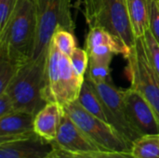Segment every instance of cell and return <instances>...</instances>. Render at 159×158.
Instances as JSON below:
<instances>
[{"mask_svg": "<svg viewBox=\"0 0 159 158\" xmlns=\"http://www.w3.org/2000/svg\"><path fill=\"white\" fill-rule=\"evenodd\" d=\"M37 34L34 0H19L6 28L0 32V58L23 65L32 59Z\"/></svg>", "mask_w": 159, "mask_h": 158, "instance_id": "cell-1", "label": "cell"}, {"mask_svg": "<svg viewBox=\"0 0 159 158\" xmlns=\"http://www.w3.org/2000/svg\"><path fill=\"white\" fill-rule=\"evenodd\" d=\"M84 80L74 69L70 57L50 42L45 74L44 96L47 102H57L63 107L77 101Z\"/></svg>", "mask_w": 159, "mask_h": 158, "instance_id": "cell-2", "label": "cell"}, {"mask_svg": "<svg viewBox=\"0 0 159 158\" xmlns=\"http://www.w3.org/2000/svg\"><path fill=\"white\" fill-rule=\"evenodd\" d=\"M48 54L23 64L4 91L11 98L16 111L35 115L48 103L44 96Z\"/></svg>", "mask_w": 159, "mask_h": 158, "instance_id": "cell-3", "label": "cell"}, {"mask_svg": "<svg viewBox=\"0 0 159 158\" xmlns=\"http://www.w3.org/2000/svg\"><path fill=\"white\" fill-rule=\"evenodd\" d=\"M89 29L101 27L120 38L131 49L135 38L126 0H79Z\"/></svg>", "mask_w": 159, "mask_h": 158, "instance_id": "cell-4", "label": "cell"}, {"mask_svg": "<svg viewBox=\"0 0 159 158\" xmlns=\"http://www.w3.org/2000/svg\"><path fill=\"white\" fill-rule=\"evenodd\" d=\"M37 14V34L31 61L48 52L58 28L74 33L75 23L72 16V0H34Z\"/></svg>", "mask_w": 159, "mask_h": 158, "instance_id": "cell-5", "label": "cell"}, {"mask_svg": "<svg viewBox=\"0 0 159 158\" xmlns=\"http://www.w3.org/2000/svg\"><path fill=\"white\" fill-rule=\"evenodd\" d=\"M127 61L130 87L148 102L159 120V77L149 60L143 36L136 39Z\"/></svg>", "mask_w": 159, "mask_h": 158, "instance_id": "cell-6", "label": "cell"}, {"mask_svg": "<svg viewBox=\"0 0 159 158\" xmlns=\"http://www.w3.org/2000/svg\"><path fill=\"white\" fill-rule=\"evenodd\" d=\"M64 112L101 151H129L132 147L107 122L87 112L77 101L63 106Z\"/></svg>", "mask_w": 159, "mask_h": 158, "instance_id": "cell-7", "label": "cell"}, {"mask_svg": "<svg viewBox=\"0 0 159 158\" xmlns=\"http://www.w3.org/2000/svg\"><path fill=\"white\" fill-rule=\"evenodd\" d=\"M90 82L93 84L101 99L108 124L111 125L132 147L133 142L141 138V136L134 130L129 121L124 102L123 90L117 88L111 82V79Z\"/></svg>", "mask_w": 159, "mask_h": 158, "instance_id": "cell-8", "label": "cell"}, {"mask_svg": "<svg viewBox=\"0 0 159 158\" xmlns=\"http://www.w3.org/2000/svg\"><path fill=\"white\" fill-rule=\"evenodd\" d=\"M127 115L131 127L141 136L159 135V120L143 95L132 88L123 90Z\"/></svg>", "mask_w": 159, "mask_h": 158, "instance_id": "cell-9", "label": "cell"}, {"mask_svg": "<svg viewBox=\"0 0 159 158\" xmlns=\"http://www.w3.org/2000/svg\"><path fill=\"white\" fill-rule=\"evenodd\" d=\"M85 49L89 58L98 59H113V56L117 54L127 59L130 52V48L120 38L101 27L89 29Z\"/></svg>", "mask_w": 159, "mask_h": 158, "instance_id": "cell-10", "label": "cell"}, {"mask_svg": "<svg viewBox=\"0 0 159 158\" xmlns=\"http://www.w3.org/2000/svg\"><path fill=\"white\" fill-rule=\"evenodd\" d=\"M52 144L55 147L78 154L101 151L65 112L63 113L57 137L52 142Z\"/></svg>", "mask_w": 159, "mask_h": 158, "instance_id": "cell-11", "label": "cell"}, {"mask_svg": "<svg viewBox=\"0 0 159 158\" xmlns=\"http://www.w3.org/2000/svg\"><path fill=\"white\" fill-rule=\"evenodd\" d=\"M54 146L36 133L16 141L0 143V158H48Z\"/></svg>", "mask_w": 159, "mask_h": 158, "instance_id": "cell-12", "label": "cell"}, {"mask_svg": "<svg viewBox=\"0 0 159 158\" xmlns=\"http://www.w3.org/2000/svg\"><path fill=\"white\" fill-rule=\"evenodd\" d=\"M34 115L15 111L0 117V143L24 139L35 134Z\"/></svg>", "mask_w": 159, "mask_h": 158, "instance_id": "cell-13", "label": "cell"}, {"mask_svg": "<svg viewBox=\"0 0 159 158\" xmlns=\"http://www.w3.org/2000/svg\"><path fill=\"white\" fill-rule=\"evenodd\" d=\"M63 107L57 102H48L34 115V131L41 138L55 141L63 115Z\"/></svg>", "mask_w": 159, "mask_h": 158, "instance_id": "cell-14", "label": "cell"}, {"mask_svg": "<svg viewBox=\"0 0 159 158\" xmlns=\"http://www.w3.org/2000/svg\"><path fill=\"white\" fill-rule=\"evenodd\" d=\"M128 13L135 38L149 30V0H126Z\"/></svg>", "mask_w": 159, "mask_h": 158, "instance_id": "cell-15", "label": "cell"}, {"mask_svg": "<svg viewBox=\"0 0 159 158\" xmlns=\"http://www.w3.org/2000/svg\"><path fill=\"white\" fill-rule=\"evenodd\" d=\"M77 102L87 112L100 118L101 120L107 122V118L105 116L101 99L93 84L87 78H85L84 80Z\"/></svg>", "mask_w": 159, "mask_h": 158, "instance_id": "cell-16", "label": "cell"}, {"mask_svg": "<svg viewBox=\"0 0 159 158\" xmlns=\"http://www.w3.org/2000/svg\"><path fill=\"white\" fill-rule=\"evenodd\" d=\"M131 152L137 158H159V135L139 138L133 142Z\"/></svg>", "mask_w": 159, "mask_h": 158, "instance_id": "cell-17", "label": "cell"}, {"mask_svg": "<svg viewBox=\"0 0 159 158\" xmlns=\"http://www.w3.org/2000/svg\"><path fill=\"white\" fill-rule=\"evenodd\" d=\"M51 42L56 46V47L61 52H62L64 55L68 57L71 56L74 49L76 47L74 33L61 28H58L55 31Z\"/></svg>", "mask_w": 159, "mask_h": 158, "instance_id": "cell-18", "label": "cell"}, {"mask_svg": "<svg viewBox=\"0 0 159 158\" xmlns=\"http://www.w3.org/2000/svg\"><path fill=\"white\" fill-rule=\"evenodd\" d=\"M21 66L7 59L0 58V93L7 89Z\"/></svg>", "mask_w": 159, "mask_h": 158, "instance_id": "cell-19", "label": "cell"}, {"mask_svg": "<svg viewBox=\"0 0 159 158\" xmlns=\"http://www.w3.org/2000/svg\"><path fill=\"white\" fill-rule=\"evenodd\" d=\"M70 60L77 74L80 77L85 78V75L89 67V54L87 50L76 47L74 49L73 53L71 54Z\"/></svg>", "mask_w": 159, "mask_h": 158, "instance_id": "cell-20", "label": "cell"}, {"mask_svg": "<svg viewBox=\"0 0 159 158\" xmlns=\"http://www.w3.org/2000/svg\"><path fill=\"white\" fill-rule=\"evenodd\" d=\"M147 54L149 57V60L152 63V66L154 70L156 71L157 74L159 77V44L156 40V38L153 36L151 32L148 30L145 34L143 35Z\"/></svg>", "mask_w": 159, "mask_h": 158, "instance_id": "cell-21", "label": "cell"}, {"mask_svg": "<svg viewBox=\"0 0 159 158\" xmlns=\"http://www.w3.org/2000/svg\"><path fill=\"white\" fill-rule=\"evenodd\" d=\"M149 31L159 44V0H149Z\"/></svg>", "mask_w": 159, "mask_h": 158, "instance_id": "cell-22", "label": "cell"}, {"mask_svg": "<svg viewBox=\"0 0 159 158\" xmlns=\"http://www.w3.org/2000/svg\"><path fill=\"white\" fill-rule=\"evenodd\" d=\"M19 0H0V32L7 25Z\"/></svg>", "mask_w": 159, "mask_h": 158, "instance_id": "cell-23", "label": "cell"}, {"mask_svg": "<svg viewBox=\"0 0 159 158\" xmlns=\"http://www.w3.org/2000/svg\"><path fill=\"white\" fill-rule=\"evenodd\" d=\"M87 155L92 158H137L129 151H98Z\"/></svg>", "mask_w": 159, "mask_h": 158, "instance_id": "cell-24", "label": "cell"}, {"mask_svg": "<svg viewBox=\"0 0 159 158\" xmlns=\"http://www.w3.org/2000/svg\"><path fill=\"white\" fill-rule=\"evenodd\" d=\"M14 103L7 92L0 93V117L15 112Z\"/></svg>", "mask_w": 159, "mask_h": 158, "instance_id": "cell-25", "label": "cell"}, {"mask_svg": "<svg viewBox=\"0 0 159 158\" xmlns=\"http://www.w3.org/2000/svg\"><path fill=\"white\" fill-rule=\"evenodd\" d=\"M48 158H92L90 157L89 155L87 154H78V153H73V152H69L63 149H61L59 147H55L53 148V150L51 151V153L49 154V156Z\"/></svg>", "mask_w": 159, "mask_h": 158, "instance_id": "cell-26", "label": "cell"}, {"mask_svg": "<svg viewBox=\"0 0 159 158\" xmlns=\"http://www.w3.org/2000/svg\"></svg>", "mask_w": 159, "mask_h": 158, "instance_id": "cell-27", "label": "cell"}]
</instances>
